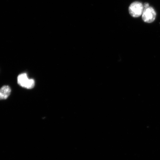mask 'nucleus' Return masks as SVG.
I'll list each match as a JSON object with an SVG mask.
<instances>
[{"label":"nucleus","instance_id":"nucleus-1","mask_svg":"<svg viewBox=\"0 0 160 160\" xmlns=\"http://www.w3.org/2000/svg\"><path fill=\"white\" fill-rule=\"evenodd\" d=\"M18 83L21 87L28 89H32L35 87V82L33 79H29L27 74H21L18 77Z\"/></svg>","mask_w":160,"mask_h":160},{"label":"nucleus","instance_id":"nucleus-2","mask_svg":"<svg viewBox=\"0 0 160 160\" xmlns=\"http://www.w3.org/2000/svg\"><path fill=\"white\" fill-rule=\"evenodd\" d=\"M144 9L142 4L139 2H135L130 5L129 11L130 14L132 17L138 18L142 14Z\"/></svg>","mask_w":160,"mask_h":160},{"label":"nucleus","instance_id":"nucleus-3","mask_svg":"<svg viewBox=\"0 0 160 160\" xmlns=\"http://www.w3.org/2000/svg\"><path fill=\"white\" fill-rule=\"evenodd\" d=\"M156 17V13L153 8L149 7L144 9L142 13V19L145 22H152Z\"/></svg>","mask_w":160,"mask_h":160},{"label":"nucleus","instance_id":"nucleus-4","mask_svg":"<svg viewBox=\"0 0 160 160\" xmlns=\"http://www.w3.org/2000/svg\"><path fill=\"white\" fill-rule=\"evenodd\" d=\"M11 90L9 86H3L0 89V100L7 99L11 94Z\"/></svg>","mask_w":160,"mask_h":160},{"label":"nucleus","instance_id":"nucleus-5","mask_svg":"<svg viewBox=\"0 0 160 160\" xmlns=\"http://www.w3.org/2000/svg\"><path fill=\"white\" fill-rule=\"evenodd\" d=\"M144 8H147L149 7V4L148 3H146L144 4L143 5Z\"/></svg>","mask_w":160,"mask_h":160}]
</instances>
